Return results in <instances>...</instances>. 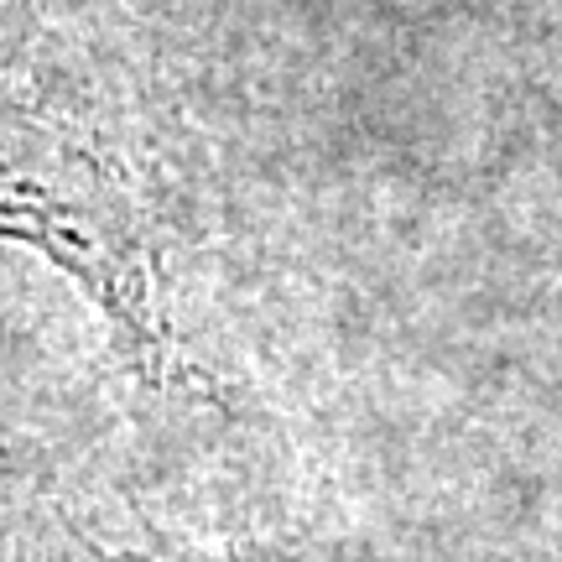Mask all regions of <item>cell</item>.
I'll return each mask as SVG.
<instances>
[{
	"mask_svg": "<svg viewBox=\"0 0 562 562\" xmlns=\"http://www.w3.org/2000/svg\"><path fill=\"white\" fill-rule=\"evenodd\" d=\"M131 110L53 0H0V240L100 302L125 355L167 349L161 240Z\"/></svg>",
	"mask_w": 562,
	"mask_h": 562,
	"instance_id": "1",
	"label": "cell"
},
{
	"mask_svg": "<svg viewBox=\"0 0 562 562\" xmlns=\"http://www.w3.org/2000/svg\"><path fill=\"white\" fill-rule=\"evenodd\" d=\"M42 526V474L32 448L0 417V562H32Z\"/></svg>",
	"mask_w": 562,
	"mask_h": 562,
	"instance_id": "2",
	"label": "cell"
}]
</instances>
